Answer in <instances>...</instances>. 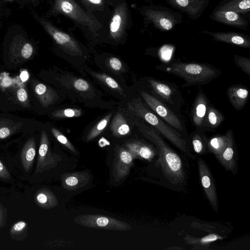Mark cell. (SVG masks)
<instances>
[{"label":"cell","instance_id":"obj_1","mask_svg":"<svg viewBox=\"0 0 250 250\" xmlns=\"http://www.w3.org/2000/svg\"><path fill=\"white\" fill-rule=\"evenodd\" d=\"M132 119L142 134L156 147L158 155L156 164L166 178L174 185L186 183L188 178L186 167L180 155L154 128L135 117Z\"/></svg>","mask_w":250,"mask_h":250},{"label":"cell","instance_id":"obj_2","mask_svg":"<svg viewBox=\"0 0 250 250\" xmlns=\"http://www.w3.org/2000/svg\"><path fill=\"white\" fill-rule=\"evenodd\" d=\"M50 13L70 19L92 42L106 40V24L92 13L84 10L75 0H53Z\"/></svg>","mask_w":250,"mask_h":250},{"label":"cell","instance_id":"obj_3","mask_svg":"<svg viewBox=\"0 0 250 250\" xmlns=\"http://www.w3.org/2000/svg\"><path fill=\"white\" fill-rule=\"evenodd\" d=\"M128 108L134 117L154 128L163 137L180 150L187 158L192 160L196 158V155L190 151L183 136L156 114L141 98L129 103Z\"/></svg>","mask_w":250,"mask_h":250},{"label":"cell","instance_id":"obj_4","mask_svg":"<svg viewBox=\"0 0 250 250\" xmlns=\"http://www.w3.org/2000/svg\"><path fill=\"white\" fill-rule=\"evenodd\" d=\"M155 68L183 79L185 82L182 88L206 84L221 74L218 68L209 63L177 60L158 65Z\"/></svg>","mask_w":250,"mask_h":250},{"label":"cell","instance_id":"obj_5","mask_svg":"<svg viewBox=\"0 0 250 250\" xmlns=\"http://www.w3.org/2000/svg\"><path fill=\"white\" fill-rule=\"evenodd\" d=\"M111 14L106 23V40L122 43L126 39L132 25L131 12L126 0H110Z\"/></svg>","mask_w":250,"mask_h":250},{"label":"cell","instance_id":"obj_6","mask_svg":"<svg viewBox=\"0 0 250 250\" xmlns=\"http://www.w3.org/2000/svg\"><path fill=\"white\" fill-rule=\"evenodd\" d=\"M139 12L145 27L149 25L161 32H168L183 21L181 14L168 7L153 3L141 6Z\"/></svg>","mask_w":250,"mask_h":250},{"label":"cell","instance_id":"obj_7","mask_svg":"<svg viewBox=\"0 0 250 250\" xmlns=\"http://www.w3.org/2000/svg\"><path fill=\"white\" fill-rule=\"evenodd\" d=\"M143 81L146 92L166 104L174 111L180 113L184 99L178 86L168 81L146 77Z\"/></svg>","mask_w":250,"mask_h":250},{"label":"cell","instance_id":"obj_8","mask_svg":"<svg viewBox=\"0 0 250 250\" xmlns=\"http://www.w3.org/2000/svg\"><path fill=\"white\" fill-rule=\"evenodd\" d=\"M140 95L145 104L167 124L179 132L187 140L188 133L180 113L172 110L152 95L142 90Z\"/></svg>","mask_w":250,"mask_h":250},{"label":"cell","instance_id":"obj_9","mask_svg":"<svg viewBox=\"0 0 250 250\" xmlns=\"http://www.w3.org/2000/svg\"><path fill=\"white\" fill-rule=\"evenodd\" d=\"M34 17L51 37L54 42L65 53L73 56L83 53L80 42L74 36L57 26L43 17L35 14Z\"/></svg>","mask_w":250,"mask_h":250},{"label":"cell","instance_id":"obj_10","mask_svg":"<svg viewBox=\"0 0 250 250\" xmlns=\"http://www.w3.org/2000/svg\"><path fill=\"white\" fill-rule=\"evenodd\" d=\"M75 223L82 226L109 230L126 231L131 229L127 223L101 214H82L74 218Z\"/></svg>","mask_w":250,"mask_h":250},{"label":"cell","instance_id":"obj_11","mask_svg":"<svg viewBox=\"0 0 250 250\" xmlns=\"http://www.w3.org/2000/svg\"><path fill=\"white\" fill-rule=\"evenodd\" d=\"M197 165L201 185L210 206L217 212L219 208L218 201L216 186L212 174L208 166L201 158H198Z\"/></svg>","mask_w":250,"mask_h":250},{"label":"cell","instance_id":"obj_12","mask_svg":"<svg viewBox=\"0 0 250 250\" xmlns=\"http://www.w3.org/2000/svg\"><path fill=\"white\" fill-rule=\"evenodd\" d=\"M174 9L186 13L192 20H196L205 11L210 0H165Z\"/></svg>","mask_w":250,"mask_h":250},{"label":"cell","instance_id":"obj_13","mask_svg":"<svg viewBox=\"0 0 250 250\" xmlns=\"http://www.w3.org/2000/svg\"><path fill=\"white\" fill-rule=\"evenodd\" d=\"M209 18L217 22L246 30L250 25V19L238 13L213 9Z\"/></svg>","mask_w":250,"mask_h":250},{"label":"cell","instance_id":"obj_14","mask_svg":"<svg viewBox=\"0 0 250 250\" xmlns=\"http://www.w3.org/2000/svg\"><path fill=\"white\" fill-rule=\"evenodd\" d=\"M135 158L126 149L119 147L116 152L113 165V175L116 181H120L130 173Z\"/></svg>","mask_w":250,"mask_h":250},{"label":"cell","instance_id":"obj_15","mask_svg":"<svg viewBox=\"0 0 250 250\" xmlns=\"http://www.w3.org/2000/svg\"><path fill=\"white\" fill-rule=\"evenodd\" d=\"M226 134L228 138V145L222 154L215 157L226 170L230 171L233 174H235L237 170V154L235 142L231 129H229Z\"/></svg>","mask_w":250,"mask_h":250},{"label":"cell","instance_id":"obj_16","mask_svg":"<svg viewBox=\"0 0 250 250\" xmlns=\"http://www.w3.org/2000/svg\"><path fill=\"white\" fill-rule=\"evenodd\" d=\"M200 32L211 36L215 41L250 48V38L244 33L234 31L213 32L208 30H203Z\"/></svg>","mask_w":250,"mask_h":250},{"label":"cell","instance_id":"obj_17","mask_svg":"<svg viewBox=\"0 0 250 250\" xmlns=\"http://www.w3.org/2000/svg\"><path fill=\"white\" fill-rule=\"evenodd\" d=\"M210 102L200 88L195 98L191 110L190 118L196 129H201L203 121Z\"/></svg>","mask_w":250,"mask_h":250},{"label":"cell","instance_id":"obj_18","mask_svg":"<svg viewBox=\"0 0 250 250\" xmlns=\"http://www.w3.org/2000/svg\"><path fill=\"white\" fill-rule=\"evenodd\" d=\"M125 146L135 158L143 159L148 161H152L157 155L156 147L151 144L141 141H133L128 142Z\"/></svg>","mask_w":250,"mask_h":250},{"label":"cell","instance_id":"obj_19","mask_svg":"<svg viewBox=\"0 0 250 250\" xmlns=\"http://www.w3.org/2000/svg\"><path fill=\"white\" fill-rule=\"evenodd\" d=\"M229 100L233 108L239 111L246 104L249 97V91L247 87L242 84H233L227 90Z\"/></svg>","mask_w":250,"mask_h":250},{"label":"cell","instance_id":"obj_20","mask_svg":"<svg viewBox=\"0 0 250 250\" xmlns=\"http://www.w3.org/2000/svg\"><path fill=\"white\" fill-rule=\"evenodd\" d=\"M208 141L205 131L201 129L196 128L188 135L187 142L190 151L192 149L197 155L201 156L208 153Z\"/></svg>","mask_w":250,"mask_h":250},{"label":"cell","instance_id":"obj_21","mask_svg":"<svg viewBox=\"0 0 250 250\" xmlns=\"http://www.w3.org/2000/svg\"><path fill=\"white\" fill-rule=\"evenodd\" d=\"M89 179L90 176L86 172L66 173L62 176V183L64 188L73 191L84 187Z\"/></svg>","mask_w":250,"mask_h":250},{"label":"cell","instance_id":"obj_22","mask_svg":"<svg viewBox=\"0 0 250 250\" xmlns=\"http://www.w3.org/2000/svg\"><path fill=\"white\" fill-rule=\"evenodd\" d=\"M225 120L224 115L210 103L205 116L201 129L204 131H213Z\"/></svg>","mask_w":250,"mask_h":250},{"label":"cell","instance_id":"obj_23","mask_svg":"<svg viewBox=\"0 0 250 250\" xmlns=\"http://www.w3.org/2000/svg\"><path fill=\"white\" fill-rule=\"evenodd\" d=\"M79 0L82 4L85 7L86 11L92 13L99 19L100 16H103L104 15V16H109L110 15V0Z\"/></svg>","mask_w":250,"mask_h":250},{"label":"cell","instance_id":"obj_24","mask_svg":"<svg viewBox=\"0 0 250 250\" xmlns=\"http://www.w3.org/2000/svg\"><path fill=\"white\" fill-rule=\"evenodd\" d=\"M214 9L235 12L246 16L250 13V0H223Z\"/></svg>","mask_w":250,"mask_h":250},{"label":"cell","instance_id":"obj_25","mask_svg":"<svg viewBox=\"0 0 250 250\" xmlns=\"http://www.w3.org/2000/svg\"><path fill=\"white\" fill-rule=\"evenodd\" d=\"M223 239V237L222 236L215 233L209 234L200 238L187 234L184 237L186 243L192 246L194 248L198 247L199 249H203L204 247L208 248L207 247H209L211 243Z\"/></svg>","mask_w":250,"mask_h":250},{"label":"cell","instance_id":"obj_26","mask_svg":"<svg viewBox=\"0 0 250 250\" xmlns=\"http://www.w3.org/2000/svg\"><path fill=\"white\" fill-rule=\"evenodd\" d=\"M227 145L228 138L226 134H216L208 138V152L213 154L214 156L220 155L225 150Z\"/></svg>","mask_w":250,"mask_h":250},{"label":"cell","instance_id":"obj_27","mask_svg":"<svg viewBox=\"0 0 250 250\" xmlns=\"http://www.w3.org/2000/svg\"><path fill=\"white\" fill-rule=\"evenodd\" d=\"M34 90L39 100L43 106H48L52 104L56 99L57 94L55 91L43 83H38Z\"/></svg>","mask_w":250,"mask_h":250},{"label":"cell","instance_id":"obj_28","mask_svg":"<svg viewBox=\"0 0 250 250\" xmlns=\"http://www.w3.org/2000/svg\"><path fill=\"white\" fill-rule=\"evenodd\" d=\"M113 134L117 137L126 136L130 133V129L123 115L120 113L115 115L110 125Z\"/></svg>","mask_w":250,"mask_h":250},{"label":"cell","instance_id":"obj_29","mask_svg":"<svg viewBox=\"0 0 250 250\" xmlns=\"http://www.w3.org/2000/svg\"><path fill=\"white\" fill-rule=\"evenodd\" d=\"M39 154L43 164L42 166H44L45 164L53 166L58 162L55 160L53 155L49 152V141L47 135L44 131H42L41 134Z\"/></svg>","mask_w":250,"mask_h":250},{"label":"cell","instance_id":"obj_30","mask_svg":"<svg viewBox=\"0 0 250 250\" xmlns=\"http://www.w3.org/2000/svg\"><path fill=\"white\" fill-rule=\"evenodd\" d=\"M111 116L112 114L111 113L106 115L90 130L86 137L87 141H90L97 137L104 129Z\"/></svg>","mask_w":250,"mask_h":250},{"label":"cell","instance_id":"obj_31","mask_svg":"<svg viewBox=\"0 0 250 250\" xmlns=\"http://www.w3.org/2000/svg\"><path fill=\"white\" fill-rule=\"evenodd\" d=\"M39 203L47 208H52L58 205V201L56 196L51 192L40 193L37 197Z\"/></svg>","mask_w":250,"mask_h":250},{"label":"cell","instance_id":"obj_32","mask_svg":"<svg viewBox=\"0 0 250 250\" xmlns=\"http://www.w3.org/2000/svg\"><path fill=\"white\" fill-rule=\"evenodd\" d=\"M36 154L35 143L33 139H30L26 144L23 149L22 157L28 163H31L34 160Z\"/></svg>","mask_w":250,"mask_h":250},{"label":"cell","instance_id":"obj_33","mask_svg":"<svg viewBox=\"0 0 250 250\" xmlns=\"http://www.w3.org/2000/svg\"><path fill=\"white\" fill-rule=\"evenodd\" d=\"M51 132L56 139L62 145L72 152L77 153V151L69 140L59 130L55 128H51Z\"/></svg>","mask_w":250,"mask_h":250},{"label":"cell","instance_id":"obj_34","mask_svg":"<svg viewBox=\"0 0 250 250\" xmlns=\"http://www.w3.org/2000/svg\"><path fill=\"white\" fill-rule=\"evenodd\" d=\"M234 61L235 64L239 67L244 72L250 76V60L249 58L238 56H233Z\"/></svg>","mask_w":250,"mask_h":250},{"label":"cell","instance_id":"obj_35","mask_svg":"<svg viewBox=\"0 0 250 250\" xmlns=\"http://www.w3.org/2000/svg\"><path fill=\"white\" fill-rule=\"evenodd\" d=\"M81 114L80 110L67 108L55 111L52 113V116L56 118H63L78 117L80 116Z\"/></svg>","mask_w":250,"mask_h":250},{"label":"cell","instance_id":"obj_36","mask_svg":"<svg viewBox=\"0 0 250 250\" xmlns=\"http://www.w3.org/2000/svg\"><path fill=\"white\" fill-rule=\"evenodd\" d=\"M96 77L104 83L108 87L117 90H121V88L117 82L111 77L104 74H95Z\"/></svg>","mask_w":250,"mask_h":250},{"label":"cell","instance_id":"obj_37","mask_svg":"<svg viewBox=\"0 0 250 250\" xmlns=\"http://www.w3.org/2000/svg\"><path fill=\"white\" fill-rule=\"evenodd\" d=\"M22 58L25 59H29L32 55L33 47L29 42L23 41L21 42L20 49H19Z\"/></svg>","mask_w":250,"mask_h":250},{"label":"cell","instance_id":"obj_38","mask_svg":"<svg viewBox=\"0 0 250 250\" xmlns=\"http://www.w3.org/2000/svg\"><path fill=\"white\" fill-rule=\"evenodd\" d=\"M74 86L79 91H84L89 88V85L85 80L78 79L74 81Z\"/></svg>","mask_w":250,"mask_h":250},{"label":"cell","instance_id":"obj_39","mask_svg":"<svg viewBox=\"0 0 250 250\" xmlns=\"http://www.w3.org/2000/svg\"><path fill=\"white\" fill-rule=\"evenodd\" d=\"M109 64L112 69L116 71L120 70L122 67L121 61L116 57H111L109 59Z\"/></svg>","mask_w":250,"mask_h":250},{"label":"cell","instance_id":"obj_40","mask_svg":"<svg viewBox=\"0 0 250 250\" xmlns=\"http://www.w3.org/2000/svg\"><path fill=\"white\" fill-rule=\"evenodd\" d=\"M17 97L19 100L22 103H24L27 100V94L25 89L21 88L18 90Z\"/></svg>","mask_w":250,"mask_h":250},{"label":"cell","instance_id":"obj_41","mask_svg":"<svg viewBox=\"0 0 250 250\" xmlns=\"http://www.w3.org/2000/svg\"><path fill=\"white\" fill-rule=\"evenodd\" d=\"M10 133V129L8 127H3L0 128V138L4 139L8 137Z\"/></svg>","mask_w":250,"mask_h":250},{"label":"cell","instance_id":"obj_42","mask_svg":"<svg viewBox=\"0 0 250 250\" xmlns=\"http://www.w3.org/2000/svg\"><path fill=\"white\" fill-rule=\"evenodd\" d=\"M26 226V223L23 221H20L14 225L13 229L17 231L22 230Z\"/></svg>","mask_w":250,"mask_h":250},{"label":"cell","instance_id":"obj_43","mask_svg":"<svg viewBox=\"0 0 250 250\" xmlns=\"http://www.w3.org/2000/svg\"><path fill=\"white\" fill-rule=\"evenodd\" d=\"M28 77V73L27 72H22L21 75V78L23 81H26Z\"/></svg>","mask_w":250,"mask_h":250},{"label":"cell","instance_id":"obj_44","mask_svg":"<svg viewBox=\"0 0 250 250\" xmlns=\"http://www.w3.org/2000/svg\"><path fill=\"white\" fill-rule=\"evenodd\" d=\"M3 166L2 164L0 162V171H1L3 169Z\"/></svg>","mask_w":250,"mask_h":250},{"label":"cell","instance_id":"obj_45","mask_svg":"<svg viewBox=\"0 0 250 250\" xmlns=\"http://www.w3.org/2000/svg\"><path fill=\"white\" fill-rule=\"evenodd\" d=\"M147 3H152V0H145Z\"/></svg>","mask_w":250,"mask_h":250},{"label":"cell","instance_id":"obj_46","mask_svg":"<svg viewBox=\"0 0 250 250\" xmlns=\"http://www.w3.org/2000/svg\"><path fill=\"white\" fill-rule=\"evenodd\" d=\"M30 0L34 2H35L36 1V0Z\"/></svg>","mask_w":250,"mask_h":250},{"label":"cell","instance_id":"obj_47","mask_svg":"<svg viewBox=\"0 0 250 250\" xmlns=\"http://www.w3.org/2000/svg\"><path fill=\"white\" fill-rule=\"evenodd\" d=\"M5 0L11 1V0Z\"/></svg>","mask_w":250,"mask_h":250}]
</instances>
